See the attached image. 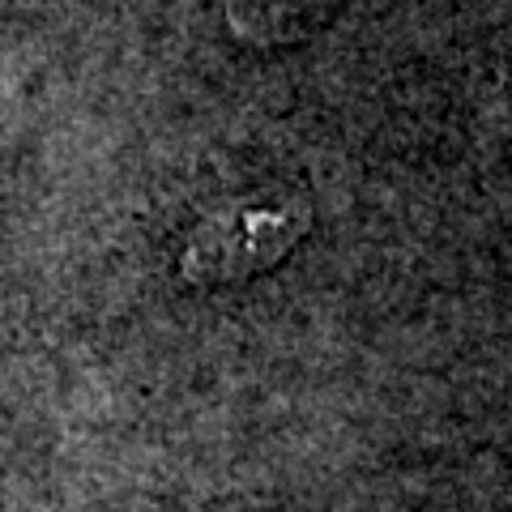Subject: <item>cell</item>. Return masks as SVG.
Wrapping results in <instances>:
<instances>
[{
    "label": "cell",
    "instance_id": "cell-1",
    "mask_svg": "<svg viewBox=\"0 0 512 512\" xmlns=\"http://www.w3.org/2000/svg\"><path fill=\"white\" fill-rule=\"evenodd\" d=\"M308 227V210L295 201H239L227 205L192 231L188 248L180 256L184 278L192 282H231L274 265L278 256Z\"/></svg>",
    "mask_w": 512,
    "mask_h": 512
},
{
    "label": "cell",
    "instance_id": "cell-3",
    "mask_svg": "<svg viewBox=\"0 0 512 512\" xmlns=\"http://www.w3.org/2000/svg\"><path fill=\"white\" fill-rule=\"evenodd\" d=\"M9 124H13V94H9V90H0V141H5Z\"/></svg>",
    "mask_w": 512,
    "mask_h": 512
},
{
    "label": "cell",
    "instance_id": "cell-2",
    "mask_svg": "<svg viewBox=\"0 0 512 512\" xmlns=\"http://www.w3.org/2000/svg\"><path fill=\"white\" fill-rule=\"evenodd\" d=\"M333 9V0H227V22L248 43L295 39Z\"/></svg>",
    "mask_w": 512,
    "mask_h": 512
}]
</instances>
